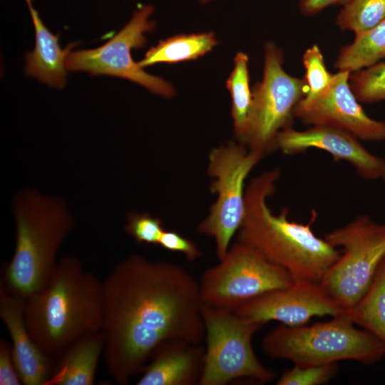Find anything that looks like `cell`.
Returning <instances> with one entry per match:
<instances>
[{"mask_svg": "<svg viewBox=\"0 0 385 385\" xmlns=\"http://www.w3.org/2000/svg\"><path fill=\"white\" fill-rule=\"evenodd\" d=\"M385 344V257L364 296L340 314Z\"/></svg>", "mask_w": 385, "mask_h": 385, "instance_id": "obj_20", "label": "cell"}, {"mask_svg": "<svg viewBox=\"0 0 385 385\" xmlns=\"http://www.w3.org/2000/svg\"><path fill=\"white\" fill-rule=\"evenodd\" d=\"M324 239L342 252L320 284L342 309L350 308L366 292L385 257V224L358 215Z\"/></svg>", "mask_w": 385, "mask_h": 385, "instance_id": "obj_7", "label": "cell"}, {"mask_svg": "<svg viewBox=\"0 0 385 385\" xmlns=\"http://www.w3.org/2000/svg\"><path fill=\"white\" fill-rule=\"evenodd\" d=\"M101 330L86 334L71 342L58 356L47 385H92L103 355Z\"/></svg>", "mask_w": 385, "mask_h": 385, "instance_id": "obj_17", "label": "cell"}, {"mask_svg": "<svg viewBox=\"0 0 385 385\" xmlns=\"http://www.w3.org/2000/svg\"><path fill=\"white\" fill-rule=\"evenodd\" d=\"M351 72L338 71L330 86L311 100L301 99L294 118L309 125L328 126L346 131L360 140H385V121L369 117L354 94Z\"/></svg>", "mask_w": 385, "mask_h": 385, "instance_id": "obj_12", "label": "cell"}, {"mask_svg": "<svg viewBox=\"0 0 385 385\" xmlns=\"http://www.w3.org/2000/svg\"><path fill=\"white\" fill-rule=\"evenodd\" d=\"M278 168L254 178L245 190V212L237 232V241L252 247L270 262L285 270L297 282H320L340 252L307 224L288 219V210L274 214L268 198L276 190Z\"/></svg>", "mask_w": 385, "mask_h": 385, "instance_id": "obj_2", "label": "cell"}, {"mask_svg": "<svg viewBox=\"0 0 385 385\" xmlns=\"http://www.w3.org/2000/svg\"><path fill=\"white\" fill-rule=\"evenodd\" d=\"M302 63L307 84V92L303 98L311 100L330 86L334 74L327 70L322 52L317 44L306 49L302 56Z\"/></svg>", "mask_w": 385, "mask_h": 385, "instance_id": "obj_25", "label": "cell"}, {"mask_svg": "<svg viewBox=\"0 0 385 385\" xmlns=\"http://www.w3.org/2000/svg\"><path fill=\"white\" fill-rule=\"evenodd\" d=\"M201 314L206 347L199 385H226L240 379L265 384L273 379L274 372L260 361L252 344L263 324L202 304Z\"/></svg>", "mask_w": 385, "mask_h": 385, "instance_id": "obj_6", "label": "cell"}, {"mask_svg": "<svg viewBox=\"0 0 385 385\" xmlns=\"http://www.w3.org/2000/svg\"><path fill=\"white\" fill-rule=\"evenodd\" d=\"M27 5L32 4V0H25Z\"/></svg>", "mask_w": 385, "mask_h": 385, "instance_id": "obj_32", "label": "cell"}, {"mask_svg": "<svg viewBox=\"0 0 385 385\" xmlns=\"http://www.w3.org/2000/svg\"><path fill=\"white\" fill-rule=\"evenodd\" d=\"M103 318V282L73 256L61 258L46 285L26 299L28 329L51 356L81 336L101 330Z\"/></svg>", "mask_w": 385, "mask_h": 385, "instance_id": "obj_3", "label": "cell"}, {"mask_svg": "<svg viewBox=\"0 0 385 385\" xmlns=\"http://www.w3.org/2000/svg\"><path fill=\"white\" fill-rule=\"evenodd\" d=\"M158 245L169 251L180 252L189 261H194L202 255L193 242L175 231L165 230Z\"/></svg>", "mask_w": 385, "mask_h": 385, "instance_id": "obj_28", "label": "cell"}, {"mask_svg": "<svg viewBox=\"0 0 385 385\" xmlns=\"http://www.w3.org/2000/svg\"><path fill=\"white\" fill-rule=\"evenodd\" d=\"M153 12L152 5L140 6L129 21L103 45L93 49L70 51L66 60L67 70L125 78L162 97L174 96L175 90L170 83L145 72L131 56L133 49L146 44L145 34L154 29L155 22L151 19Z\"/></svg>", "mask_w": 385, "mask_h": 385, "instance_id": "obj_11", "label": "cell"}, {"mask_svg": "<svg viewBox=\"0 0 385 385\" xmlns=\"http://www.w3.org/2000/svg\"><path fill=\"white\" fill-rule=\"evenodd\" d=\"M125 229L138 243L157 245L165 230L160 218L134 212L128 215Z\"/></svg>", "mask_w": 385, "mask_h": 385, "instance_id": "obj_27", "label": "cell"}, {"mask_svg": "<svg viewBox=\"0 0 385 385\" xmlns=\"http://www.w3.org/2000/svg\"><path fill=\"white\" fill-rule=\"evenodd\" d=\"M336 18L342 30L361 34L385 19V0H349Z\"/></svg>", "mask_w": 385, "mask_h": 385, "instance_id": "obj_23", "label": "cell"}, {"mask_svg": "<svg viewBox=\"0 0 385 385\" xmlns=\"http://www.w3.org/2000/svg\"><path fill=\"white\" fill-rule=\"evenodd\" d=\"M27 6L35 31V47L26 55V73L42 83L63 88L68 71L66 60L73 45L62 49L58 43V36L53 34L47 29L33 4Z\"/></svg>", "mask_w": 385, "mask_h": 385, "instance_id": "obj_18", "label": "cell"}, {"mask_svg": "<svg viewBox=\"0 0 385 385\" xmlns=\"http://www.w3.org/2000/svg\"><path fill=\"white\" fill-rule=\"evenodd\" d=\"M265 157L244 144L230 141L212 148L208 157L207 174L212 178L211 192L217 199L207 216L197 225L200 234L212 237L221 260L237 233L245 212V180Z\"/></svg>", "mask_w": 385, "mask_h": 385, "instance_id": "obj_8", "label": "cell"}, {"mask_svg": "<svg viewBox=\"0 0 385 385\" xmlns=\"http://www.w3.org/2000/svg\"><path fill=\"white\" fill-rule=\"evenodd\" d=\"M25 303V299L8 293L0 286V317L9 334L22 383L47 385L55 362L32 338L26 322Z\"/></svg>", "mask_w": 385, "mask_h": 385, "instance_id": "obj_15", "label": "cell"}, {"mask_svg": "<svg viewBox=\"0 0 385 385\" xmlns=\"http://www.w3.org/2000/svg\"><path fill=\"white\" fill-rule=\"evenodd\" d=\"M14 215L15 248L1 286L26 300L48 281L58 263V250L73 222L63 202L31 190L16 197Z\"/></svg>", "mask_w": 385, "mask_h": 385, "instance_id": "obj_4", "label": "cell"}, {"mask_svg": "<svg viewBox=\"0 0 385 385\" xmlns=\"http://www.w3.org/2000/svg\"><path fill=\"white\" fill-rule=\"evenodd\" d=\"M219 260L199 282L202 304L234 312L249 300L295 282L285 270L239 241Z\"/></svg>", "mask_w": 385, "mask_h": 385, "instance_id": "obj_9", "label": "cell"}, {"mask_svg": "<svg viewBox=\"0 0 385 385\" xmlns=\"http://www.w3.org/2000/svg\"><path fill=\"white\" fill-rule=\"evenodd\" d=\"M336 364L324 365L294 366L284 371L276 384L277 385H320L329 382L336 375Z\"/></svg>", "mask_w": 385, "mask_h": 385, "instance_id": "obj_26", "label": "cell"}, {"mask_svg": "<svg viewBox=\"0 0 385 385\" xmlns=\"http://www.w3.org/2000/svg\"><path fill=\"white\" fill-rule=\"evenodd\" d=\"M226 86L231 97V115L234 133L238 142L243 143L247 135L253 108V93L250 86L249 58L238 52Z\"/></svg>", "mask_w": 385, "mask_h": 385, "instance_id": "obj_21", "label": "cell"}, {"mask_svg": "<svg viewBox=\"0 0 385 385\" xmlns=\"http://www.w3.org/2000/svg\"><path fill=\"white\" fill-rule=\"evenodd\" d=\"M103 287V356L117 384L142 371L164 342L205 339L199 282L181 266L133 255L114 267Z\"/></svg>", "mask_w": 385, "mask_h": 385, "instance_id": "obj_1", "label": "cell"}, {"mask_svg": "<svg viewBox=\"0 0 385 385\" xmlns=\"http://www.w3.org/2000/svg\"><path fill=\"white\" fill-rule=\"evenodd\" d=\"M205 347L185 340H170L153 354L137 385H199Z\"/></svg>", "mask_w": 385, "mask_h": 385, "instance_id": "obj_16", "label": "cell"}, {"mask_svg": "<svg viewBox=\"0 0 385 385\" xmlns=\"http://www.w3.org/2000/svg\"><path fill=\"white\" fill-rule=\"evenodd\" d=\"M316 148L330 154L335 161L349 163L364 179L385 177V159L369 151L352 134L332 127L312 125L306 130L292 127L280 132L276 149L284 155H295Z\"/></svg>", "mask_w": 385, "mask_h": 385, "instance_id": "obj_14", "label": "cell"}, {"mask_svg": "<svg viewBox=\"0 0 385 385\" xmlns=\"http://www.w3.org/2000/svg\"><path fill=\"white\" fill-rule=\"evenodd\" d=\"M383 180H384V185H385V177L383 178Z\"/></svg>", "mask_w": 385, "mask_h": 385, "instance_id": "obj_33", "label": "cell"}, {"mask_svg": "<svg viewBox=\"0 0 385 385\" xmlns=\"http://www.w3.org/2000/svg\"><path fill=\"white\" fill-rule=\"evenodd\" d=\"M23 384L10 343L0 341V385Z\"/></svg>", "mask_w": 385, "mask_h": 385, "instance_id": "obj_29", "label": "cell"}, {"mask_svg": "<svg viewBox=\"0 0 385 385\" xmlns=\"http://www.w3.org/2000/svg\"><path fill=\"white\" fill-rule=\"evenodd\" d=\"M216 0H198V1L202 4H210L212 1H215Z\"/></svg>", "mask_w": 385, "mask_h": 385, "instance_id": "obj_31", "label": "cell"}, {"mask_svg": "<svg viewBox=\"0 0 385 385\" xmlns=\"http://www.w3.org/2000/svg\"><path fill=\"white\" fill-rule=\"evenodd\" d=\"M218 43L213 32L178 34L161 40L138 62L143 68L157 63H175L197 59Z\"/></svg>", "mask_w": 385, "mask_h": 385, "instance_id": "obj_19", "label": "cell"}, {"mask_svg": "<svg viewBox=\"0 0 385 385\" xmlns=\"http://www.w3.org/2000/svg\"><path fill=\"white\" fill-rule=\"evenodd\" d=\"M349 0H299V9L305 16H314L331 6L344 5Z\"/></svg>", "mask_w": 385, "mask_h": 385, "instance_id": "obj_30", "label": "cell"}, {"mask_svg": "<svg viewBox=\"0 0 385 385\" xmlns=\"http://www.w3.org/2000/svg\"><path fill=\"white\" fill-rule=\"evenodd\" d=\"M262 350L273 359L296 365H324L339 361L373 364L385 356V344L339 314L327 322L290 327L280 324L263 339Z\"/></svg>", "mask_w": 385, "mask_h": 385, "instance_id": "obj_5", "label": "cell"}, {"mask_svg": "<svg viewBox=\"0 0 385 385\" xmlns=\"http://www.w3.org/2000/svg\"><path fill=\"white\" fill-rule=\"evenodd\" d=\"M385 58V19L374 28L355 36L341 48L334 64L338 71L351 73L369 67Z\"/></svg>", "mask_w": 385, "mask_h": 385, "instance_id": "obj_22", "label": "cell"}, {"mask_svg": "<svg viewBox=\"0 0 385 385\" xmlns=\"http://www.w3.org/2000/svg\"><path fill=\"white\" fill-rule=\"evenodd\" d=\"M342 311L320 282L297 281L249 300L234 312L263 324L277 321L294 327L307 324L314 317H332Z\"/></svg>", "mask_w": 385, "mask_h": 385, "instance_id": "obj_13", "label": "cell"}, {"mask_svg": "<svg viewBox=\"0 0 385 385\" xmlns=\"http://www.w3.org/2000/svg\"><path fill=\"white\" fill-rule=\"evenodd\" d=\"M283 60L282 50L267 42L262 78L252 88L253 108L242 144L265 156L276 150L279 133L291 128L294 109L307 92L304 78L289 74Z\"/></svg>", "mask_w": 385, "mask_h": 385, "instance_id": "obj_10", "label": "cell"}, {"mask_svg": "<svg viewBox=\"0 0 385 385\" xmlns=\"http://www.w3.org/2000/svg\"><path fill=\"white\" fill-rule=\"evenodd\" d=\"M349 83L359 102L385 101V61L351 73Z\"/></svg>", "mask_w": 385, "mask_h": 385, "instance_id": "obj_24", "label": "cell"}]
</instances>
